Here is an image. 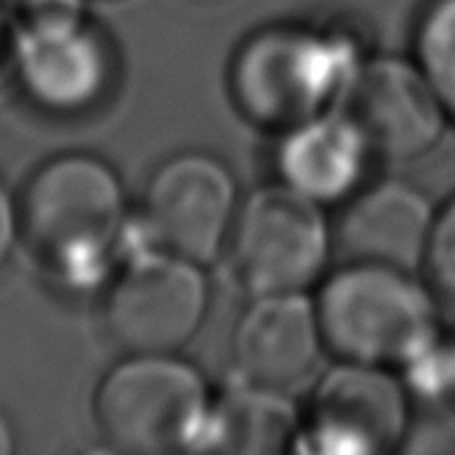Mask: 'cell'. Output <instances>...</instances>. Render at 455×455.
I'll list each match as a JSON object with an SVG mask.
<instances>
[{"label": "cell", "instance_id": "6da1fadb", "mask_svg": "<svg viewBox=\"0 0 455 455\" xmlns=\"http://www.w3.org/2000/svg\"><path fill=\"white\" fill-rule=\"evenodd\" d=\"M325 349L411 376L443 347L440 296L413 269L349 261L333 272L315 301Z\"/></svg>", "mask_w": 455, "mask_h": 455}, {"label": "cell", "instance_id": "7a4b0ae2", "mask_svg": "<svg viewBox=\"0 0 455 455\" xmlns=\"http://www.w3.org/2000/svg\"><path fill=\"white\" fill-rule=\"evenodd\" d=\"M125 224L120 176L96 155L69 152L43 163L19 205V235L43 269L67 285L99 280Z\"/></svg>", "mask_w": 455, "mask_h": 455}, {"label": "cell", "instance_id": "3957f363", "mask_svg": "<svg viewBox=\"0 0 455 455\" xmlns=\"http://www.w3.org/2000/svg\"><path fill=\"white\" fill-rule=\"evenodd\" d=\"M355 69L347 43L307 27H269L235 59V101L256 123L291 131L333 109Z\"/></svg>", "mask_w": 455, "mask_h": 455}, {"label": "cell", "instance_id": "277c9868", "mask_svg": "<svg viewBox=\"0 0 455 455\" xmlns=\"http://www.w3.org/2000/svg\"><path fill=\"white\" fill-rule=\"evenodd\" d=\"M211 416L208 387L176 352L128 355L96 392L101 437L123 453L157 455L195 448Z\"/></svg>", "mask_w": 455, "mask_h": 455}, {"label": "cell", "instance_id": "5b68a950", "mask_svg": "<svg viewBox=\"0 0 455 455\" xmlns=\"http://www.w3.org/2000/svg\"><path fill=\"white\" fill-rule=\"evenodd\" d=\"M229 243L248 293H304L325 272L333 232L317 200L275 184L240 205Z\"/></svg>", "mask_w": 455, "mask_h": 455}, {"label": "cell", "instance_id": "8992f818", "mask_svg": "<svg viewBox=\"0 0 455 455\" xmlns=\"http://www.w3.org/2000/svg\"><path fill=\"white\" fill-rule=\"evenodd\" d=\"M208 283L200 264L157 251L123 267L104 299V325L128 355L179 352L203 325Z\"/></svg>", "mask_w": 455, "mask_h": 455}, {"label": "cell", "instance_id": "52a82bcc", "mask_svg": "<svg viewBox=\"0 0 455 455\" xmlns=\"http://www.w3.org/2000/svg\"><path fill=\"white\" fill-rule=\"evenodd\" d=\"M237 211L229 168L203 152L173 155L157 165L141 203V219L155 248L200 267L229 243Z\"/></svg>", "mask_w": 455, "mask_h": 455}, {"label": "cell", "instance_id": "ba28073f", "mask_svg": "<svg viewBox=\"0 0 455 455\" xmlns=\"http://www.w3.org/2000/svg\"><path fill=\"white\" fill-rule=\"evenodd\" d=\"M360 128L373 160L408 163L432 152L448 125V109L419 61L379 56L357 64L341 104Z\"/></svg>", "mask_w": 455, "mask_h": 455}, {"label": "cell", "instance_id": "9c48e42d", "mask_svg": "<svg viewBox=\"0 0 455 455\" xmlns=\"http://www.w3.org/2000/svg\"><path fill=\"white\" fill-rule=\"evenodd\" d=\"M411 435V395L397 371L341 360L323 376L309 421L307 451L376 455L397 451Z\"/></svg>", "mask_w": 455, "mask_h": 455}, {"label": "cell", "instance_id": "30bf717a", "mask_svg": "<svg viewBox=\"0 0 455 455\" xmlns=\"http://www.w3.org/2000/svg\"><path fill=\"white\" fill-rule=\"evenodd\" d=\"M104 40L77 0H27L16 29V67L27 93L51 109H77L107 80Z\"/></svg>", "mask_w": 455, "mask_h": 455}, {"label": "cell", "instance_id": "8fae6325", "mask_svg": "<svg viewBox=\"0 0 455 455\" xmlns=\"http://www.w3.org/2000/svg\"><path fill=\"white\" fill-rule=\"evenodd\" d=\"M323 352L317 307L307 293L253 296L232 333L240 381L285 395L315 373Z\"/></svg>", "mask_w": 455, "mask_h": 455}, {"label": "cell", "instance_id": "7c38bea8", "mask_svg": "<svg viewBox=\"0 0 455 455\" xmlns=\"http://www.w3.org/2000/svg\"><path fill=\"white\" fill-rule=\"evenodd\" d=\"M437 211L429 197L405 181L360 187L341 213L336 240L349 261H376L403 269L424 264Z\"/></svg>", "mask_w": 455, "mask_h": 455}, {"label": "cell", "instance_id": "4fadbf2b", "mask_svg": "<svg viewBox=\"0 0 455 455\" xmlns=\"http://www.w3.org/2000/svg\"><path fill=\"white\" fill-rule=\"evenodd\" d=\"M373 160L360 128L339 107L285 131L277 152L283 184L325 203L349 200Z\"/></svg>", "mask_w": 455, "mask_h": 455}, {"label": "cell", "instance_id": "5bb4252c", "mask_svg": "<svg viewBox=\"0 0 455 455\" xmlns=\"http://www.w3.org/2000/svg\"><path fill=\"white\" fill-rule=\"evenodd\" d=\"M301 435V419L285 392L248 381L229 389L208 416L205 448L221 453H283Z\"/></svg>", "mask_w": 455, "mask_h": 455}, {"label": "cell", "instance_id": "9a60e30c", "mask_svg": "<svg viewBox=\"0 0 455 455\" xmlns=\"http://www.w3.org/2000/svg\"><path fill=\"white\" fill-rule=\"evenodd\" d=\"M416 61L455 123V0H429L416 27Z\"/></svg>", "mask_w": 455, "mask_h": 455}, {"label": "cell", "instance_id": "2e32d148", "mask_svg": "<svg viewBox=\"0 0 455 455\" xmlns=\"http://www.w3.org/2000/svg\"><path fill=\"white\" fill-rule=\"evenodd\" d=\"M424 264L437 296L455 304V195L437 211Z\"/></svg>", "mask_w": 455, "mask_h": 455}, {"label": "cell", "instance_id": "e0dca14e", "mask_svg": "<svg viewBox=\"0 0 455 455\" xmlns=\"http://www.w3.org/2000/svg\"><path fill=\"white\" fill-rule=\"evenodd\" d=\"M408 384L429 397H435L455 424V333L443 341L435 357L408 376Z\"/></svg>", "mask_w": 455, "mask_h": 455}, {"label": "cell", "instance_id": "ac0fdd59", "mask_svg": "<svg viewBox=\"0 0 455 455\" xmlns=\"http://www.w3.org/2000/svg\"><path fill=\"white\" fill-rule=\"evenodd\" d=\"M16 235H19V211L11 200V195L0 184V267L8 261V256L13 251Z\"/></svg>", "mask_w": 455, "mask_h": 455}, {"label": "cell", "instance_id": "d6986e66", "mask_svg": "<svg viewBox=\"0 0 455 455\" xmlns=\"http://www.w3.org/2000/svg\"><path fill=\"white\" fill-rule=\"evenodd\" d=\"M13 453V432L11 424L5 421V416L0 413V455Z\"/></svg>", "mask_w": 455, "mask_h": 455}]
</instances>
